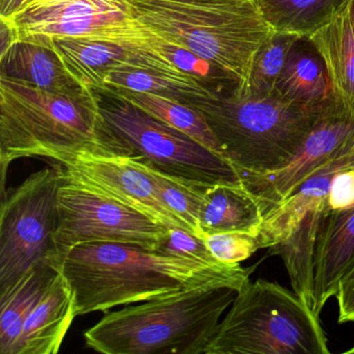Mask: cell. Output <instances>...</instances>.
<instances>
[{"label": "cell", "instance_id": "obj_1", "mask_svg": "<svg viewBox=\"0 0 354 354\" xmlns=\"http://www.w3.org/2000/svg\"><path fill=\"white\" fill-rule=\"evenodd\" d=\"M256 267L212 266L163 256L138 244L90 242L68 250L57 268L67 281L76 316L169 297L203 287L240 291Z\"/></svg>", "mask_w": 354, "mask_h": 354}, {"label": "cell", "instance_id": "obj_2", "mask_svg": "<svg viewBox=\"0 0 354 354\" xmlns=\"http://www.w3.org/2000/svg\"><path fill=\"white\" fill-rule=\"evenodd\" d=\"M130 156L101 113L98 93L55 94L0 75V165L3 186L14 160L43 157Z\"/></svg>", "mask_w": 354, "mask_h": 354}, {"label": "cell", "instance_id": "obj_3", "mask_svg": "<svg viewBox=\"0 0 354 354\" xmlns=\"http://www.w3.org/2000/svg\"><path fill=\"white\" fill-rule=\"evenodd\" d=\"M330 101L312 106L286 100L277 92L256 95L234 88L187 105L202 113L244 179L286 167Z\"/></svg>", "mask_w": 354, "mask_h": 354}, {"label": "cell", "instance_id": "obj_4", "mask_svg": "<svg viewBox=\"0 0 354 354\" xmlns=\"http://www.w3.org/2000/svg\"><path fill=\"white\" fill-rule=\"evenodd\" d=\"M236 295L233 288L203 287L128 306L105 315L84 341L105 354H204Z\"/></svg>", "mask_w": 354, "mask_h": 354}, {"label": "cell", "instance_id": "obj_5", "mask_svg": "<svg viewBox=\"0 0 354 354\" xmlns=\"http://www.w3.org/2000/svg\"><path fill=\"white\" fill-rule=\"evenodd\" d=\"M128 1L142 26L210 62L231 76L240 91L248 90L254 57L275 32L254 0L210 3Z\"/></svg>", "mask_w": 354, "mask_h": 354}, {"label": "cell", "instance_id": "obj_6", "mask_svg": "<svg viewBox=\"0 0 354 354\" xmlns=\"http://www.w3.org/2000/svg\"><path fill=\"white\" fill-rule=\"evenodd\" d=\"M329 354L320 317L295 293L265 279L248 281L204 354Z\"/></svg>", "mask_w": 354, "mask_h": 354}, {"label": "cell", "instance_id": "obj_7", "mask_svg": "<svg viewBox=\"0 0 354 354\" xmlns=\"http://www.w3.org/2000/svg\"><path fill=\"white\" fill-rule=\"evenodd\" d=\"M96 92L105 121L130 156L169 175L204 185L243 182L227 159L198 140L121 97Z\"/></svg>", "mask_w": 354, "mask_h": 354}, {"label": "cell", "instance_id": "obj_8", "mask_svg": "<svg viewBox=\"0 0 354 354\" xmlns=\"http://www.w3.org/2000/svg\"><path fill=\"white\" fill-rule=\"evenodd\" d=\"M65 178L59 163L32 174L8 196L0 212V294L37 265L57 271V194Z\"/></svg>", "mask_w": 354, "mask_h": 354}, {"label": "cell", "instance_id": "obj_9", "mask_svg": "<svg viewBox=\"0 0 354 354\" xmlns=\"http://www.w3.org/2000/svg\"><path fill=\"white\" fill-rule=\"evenodd\" d=\"M57 268L68 250L90 242H120L156 250L169 229L118 201L65 178L57 194Z\"/></svg>", "mask_w": 354, "mask_h": 354}, {"label": "cell", "instance_id": "obj_10", "mask_svg": "<svg viewBox=\"0 0 354 354\" xmlns=\"http://www.w3.org/2000/svg\"><path fill=\"white\" fill-rule=\"evenodd\" d=\"M0 21L11 28L15 41L86 37L150 46L152 36L128 0H26Z\"/></svg>", "mask_w": 354, "mask_h": 354}, {"label": "cell", "instance_id": "obj_11", "mask_svg": "<svg viewBox=\"0 0 354 354\" xmlns=\"http://www.w3.org/2000/svg\"><path fill=\"white\" fill-rule=\"evenodd\" d=\"M353 142L354 115L333 99L286 167L266 175L250 176L242 181L260 201L266 216L319 169L349 154Z\"/></svg>", "mask_w": 354, "mask_h": 354}, {"label": "cell", "instance_id": "obj_12", "mask_svg": "<svg viewBox=\"0 0 354 354\" xmlns=\"http://www.w3.org/2000/svg\"><path fill=\"white\" fill-rule=\"evenodd\" d=\"M59 165L68 177L151 217L167 229L194 234L163 202L154 181L136 157L80 156Z\"/></svg>", "mask_w": 354, "mask_h": 354}, {"label": "cell", "instance_id": "obj_13", "mask_svg": "<svg viewBox=\"0 0 354 354\" xmlns=\"http://www.w3.org/2000/svg\"><path fill=\"white\" fill-rule=\"evenodd\" d=\"M34 42L49 45L61 57L68 71L84 88L98 90L107 72L121 65L167 74L185 75L150 46L129 44L98 38L38 39Z\"/></svg>", "mask_w": 354, "mask_h": 354}, {"label": "cell", "instance_id": "obj_14", "mask_svg": "<svg viewBox=\"0 0 354 354\" xmlns=\"http://www.w3.org/2000/svg\"><path fill=\"white\" fill-rule=\"evenodd\" d=\"M354 267V207L345 210L325 209L314 254L313 308L320 317L327 300L335 296L339 281Z\"/></svg>", "mask_w": 354, "mask_h": 354}, {"label": "cell", "instance_id": "obj_15", "mask_svg": "<svg viewBox=\"0 0 354 354\" xmlns=\"http://www.w3.org/2000/svg\"><path fill=\"white\" fill-rule=\"evenodd\" d=\"M306 38L322 59L335 102L354 115V26L350 0Z\"/></svg>", "mask_w": 354, "mask_h": 354}, {"label": "cell", "instance_id": "obj_16", "mask_svg": "<svg viewBox=\"0 0 354 354\" xmlns=\"http://www.w3.org/2000/svg\"><path fill=\"white\" fill-rule=\"evenodd\" d=\"M76 317L71 290L57 272L26 320L12 354H57Z\"/></svg>", "mask_w": 354, "mask_h": 354}, {"label": "cell", "instance_id": "obj_17", "mask_svg": "<svg viewBox=\"0 0 354 354\" xmlns=\"http://www.w3.org/2000/svg\"><path fill=\"white\" fill-rule=\"evenodd\" d=\"M0 75L55 94L76 95L92 90L68 71L53 47L34 41H15L0 55Z\"/></svg>", "mask_w": 354, "mask_h": 354}, {"label": "cell", "instance_id": "obj_18", "mask_svg": "<svg viewBox=\"0 0 354 354\" xmlns=\"http://www.w3.org/2000/svg\"><path fill=\"white\" fill-rule=\"evenodd\" d=\"M346 156H342L321 167L265 216L256 234L260 250L285 241L310 209L327 200L333 177L346 169Z\"/></svg>", "mask_w": 354, "mask_h": 354}, {"label": "cell", "instance_id": "obj_19", "mask_svg": "<svg viewBox=\"0 0 354 354\" xmlns=\"http://www.w3.org/2000/svg\"><path fill=\"white\" fill-rule=\"evenodd\" d=\"M264 218L260 201L243 182L213 184L205 190L200 215L203 238L227 232L257 234Z\"/></svg>", "mask_w": 354, "mask_h": 354}, {"label": "cell", "instance_id": "obj_20", "mask_svg": "<svg viewBox=\"0 0 354 354\" xmlns=\"http://www.w3.org/2000/svg\"><path fill=\"white\" fill-rule=\"evenodd\" d=\"M275 92L286 100L312 106L335 99L322 59L306 37L290 50Z\"/></svg>", "mask_w": 354, "mask_h": 354}, {"label": "cell", "instance_id": "obj_21", "mask_svg": "<svg viewBox=\"0 0 354 354\" xmlns=\"http://www.w3.org/2000/svg\"><path fill=\"white\" fill-rule=\"evenodd\" d=\"M96 91L158 95L184 104L206 98L216 92L192 76L162 73L131 65H121L107 72L103 77L102 86Z\"/></svg>", "mask_w": 354, "mask_h": 354}, {"label": "cell", "instance_id": "obj_22", "mask_svg": "<svg viewBox=\"0 0 354 354\" xmlns=\"http://www.w3.org/2000/svg\"><path fill=\"white\" fill-rule=\"evenodd\" d=\"M57 274L49 265H37L0 294V354H12L26 320Z\"/></svg>", "mask_w": 354, "mask_h": 354}, {"label": "cell", "instance_id": "obj_23", "mask_svg": "<svg viewBox=\"0 0 354 354\" xmlns=\"http://www.w3.org/2000/svg\"><path fill=\"white\" fill-rule=\"evenodd\" d=\"M327 208L326 201L310 209L291 236L274 248L271 254L283 259L294 292L313 308V271L317 234L321 217Z\"/></svg>", "mask_w": 354, "mask_h": 354}, {"label": "cell", "instance_id": "obj_24", "mask_svg": "<svg viewBox=\"0 0 354 354\" xmlns=\"http://www.w3.org/2000/svg\"><path fill=\"white\" fill-rule=\"evenodd\" d=\"M275 32L308 37L326 24L347 0H254Z\"/></svg>", "mask_w": 354, "mask_h": 354}, {"label": "cell", "instance_id": "obj_25", "mask_svg": "<svg viewBox=\"0 0 354 354\" xmlns=\"http://www.w3.org/2000/svg\"><path fill=\"white\" fill-rule=\"evenodd\" d=\"M105 92V91H104ZM111 93V92H107ZM129 101L159 121L184 132L216 154L225 157V151L209 127L202 113L180 101L144 93H111ZM229 161V160H227ZM230 162V161H229Z\"/></svg>", "mask_w": 354, "mask_h": 354}, {"label": "cell", "instance_id": "obj_26", "mask_svg": "<svg viewBox=\"0 0 354 354\" xmlns=\"http://www.w3.org/2000/svg\"><path fill=\"white\" fill-rule=\"evenodd\" d=\"M140 161L154 181L157 192L165 205L192 229L194 234L203 238L200 229L201 210L204 204L205 190L210 185L169 175L145 161Z\"/></svg>", "mask_w": 354, "mask_h": 354}, {"label": "cell", "instance_id": "obj_27", "mask_svg": "<svg viewBox=\"0 0 354 354\" xmlns=\"http://www.w3.org/2000/svg\"><path fill=\"white\" fill-rule=\"evenodd\" d=\"M302 37L288 32H274L263 44L254 57L248 92L269 95L275 92L277 80L283 72L293 45Z\"/></svg>", "mask_w": 354, "mask_h": 354}, {"label": "cell", "instance_id": "obj_28", "mask_svg": "<svg viewBox=\"0 0 354 354\" xmlns=\"http://www.w3.org/2000/svg\"><path fill=\"white\" fill-rule=\"evenodd\" d=\"M149 45L153 50L167 59L174 67L186 75L192 76L213 91H229L238 86L237 82L215 67L210 62L194 55L192 51L173 44L152 32Z\"/></svg>", "mask_w": 354, "mask_h": 354}, {"label": "cell", "instance_id": "obj_29", "mask_svg": "<svg viewBox=\"0 0 354 354\" xmlns=\"http://www.w3.org/2000/svg\"><path fill=\"white\" fill-rule=\"evenodd\" d=\"M154 252L163 256L192 259L212 266L225 265L215 258L205 238L182 229L169 230Z\"/></svg>", "mask_w": 354, "mask_h": 354}, {"label": "cell", "instance_id": "obj_30", "mask_svg": "<svg viewBox=\"0 0 354 354\" xmlns=\"http://www.w3.org/2000/svg\"><path fill=\"white\" fill-rule=\"evenodd\" d=\"M205 241L215 258L225 264H240L260 250L256 234L242 232L212 234L206 236Z\"/></svg>", "mask_w": 354, "mask_h": 354}, {"label": "cell", "instance_id": "obj_31", "mask_svg": "<svg viewBox=\"0 0 354 354\" xmlns=\"http://www.w3.org/2000/svg\"><path fill=\"white\" fill-rule=\"evenodd\" d=\"M331 210H345L354 207V169L337 171L331 181L327 196Z\"/></svg>", "mask_w": 354, "mask_h": 354}, {"label": "cell", "instance_id": "obj_32", "mask_svg": "<svg viewBox=\"0 0 354 354\" xmlns=\"http://www.w3.org/2000/svg\"><path fill=\"white\" fill-rule=\"evenodd\" d=\"M335 297L339 304V322L354 323V267L339 281Z\"/></svg>", "mask_w": 354, "mask_h": 354}, {"label": "cell", "instance_id": "obj_33", "mask_svg": "<svg viewBox=\"0 0 354 354\" xmlns=\"http://www.w3.org/2000/svg\"><path fill=\"white\" fill-rule=\"evenodd\" d=\"M24 3L26 0H0V19H9Z\"/></svg>", "mask_w": 354, "mask_h": 354}, {"label": "cell", "instance_id": "obj_34", "mask_svg": "<svg viewBox=\"0 0 354 354\" xmlns=\"http://www.w3.org/2000/svg\"><path fill=\"white\" fill-rule=\"evenodd\" d=\"M165 1H171V3H210L225 1V0H165Z\"/></svg>", "mask_w": 354, "mask_h": 354}, {"label": "cell", "instance_id": "obj_35", "mask_svg": "<svg viewBox=\"0 0 354 354\" xmlns=\"http://www.w3.org/2000/svg\"><path fill=\"white\" fill-rule=\"evenodd\" d=\"M354 169V142H352L349 154L347 155V165L346 169Z\"/></svg>", "mask_w": 354, "mask_h": 354}, {"label": "cell", "instance_id": "obj_36", "mask_svg": "<svg viewBox=\"0 0 354 354\" xmlns=\"http://www.w3.org/2000/svg\"><path fill=\"white\" fill-rule=\"evenodd\" d=\"M350 13H351L352 22L354 26V0H350Z\"/></svg>", "mask_w": 354, "mask_h": 354}, {"label": "cell", "instance_id": "obj_37", "mask_svg": "<svg viewBox=\"0 0 354 354\" xmlns=\"http://www.w3.org/2000/svg\"><path fill=\"white\" fill-rule=\"evenodd\" d=\"M346 353H354V347H352L351 349L347 350Z\"/></svg>", "mask_w": 354, "mask_h": 354}]
</instances>
